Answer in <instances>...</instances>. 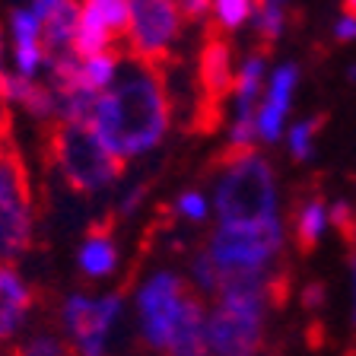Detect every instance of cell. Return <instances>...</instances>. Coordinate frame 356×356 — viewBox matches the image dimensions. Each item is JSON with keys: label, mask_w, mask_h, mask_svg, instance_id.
Instances as JSON below:
<instances>
[{"label": "cell", "mask_w": 356, "mask_h": 356, "mask_svg": "<svg viewBox=\"0 0 356 356\" xmlns=\"http://www.w3.org/2000/svg\"><path fill=\"white\" fill-rule=\"evenodd\" d=\"M169 124L172 96L165 86V74L159 67H147L137 60H131L118 74V80L102 96H96V108L89 118L92 134L121 163L156 149Z\"/></svg>", "instance_id": "1"}, {"label": "cell", "mask_w": 356, "mask_h": 356, "mask_svg": "<svg viewBox=\"0 0 356 356\" xmlns=\"http://www.w3.org/2000/svg\"><path fill=\"white\" fill-rule=\"evenodd\" d=\"M48 153L60 178L80 194L105 191L124 172V163L115 159L86 124H51Z\"/></svg>", "instance_id": "2"}, {"label": "cell", "mask_w": 356, "mask_h": 356, "mask_svg": "<svg viewBox=\"0 0 356 356\" xmlns=\"http://www.w3.org/2000/svg\"><path fill=\"white\" fill-rule=\"evenodd\" d=\"M35 242V194L29 169L0 137V264H16Z\"/></svg>", "instance_id": "3"}, {"label": "cell", "mask_w": 356, "mask_h": 356, "mask_svg": "<svg viewBox=\"0 0 356 356\" xmlns=\"http://www.w3.org/2000/svg\"><path fill=\"white\" fill-rule=\"evenodd\" d=\"M277 210V188L270 165L258 156L245 159L222 172L216 188V213L220 226H264L274 222Z\"/></svg>", "instance_id": "4"}, {"label": "cell", "mask_w": 356, "mask_h": 356, "mask_svg": "<svg viewBox=\"0 0 356 356\" xmlns=\"http://www.w3.org/2000/svg\"><path fill=\"white\" fill-rule=\"evenodd\" d=\"M127 3H131V19L121 42L127 48V58L163 70L181 32L178 3L175 0H127Z\"/></svg>", "instance_id": "5"}, {"label": "cell", "mask_w": 356, "mask_h": 356, "mask_svg": "<svg viewBox=\"0 0 356 356\" xmlns=\"http://www.w3.org/2000/svg\"><path fill=\"white\" fill-rule=\"evenodd\" d=\"M280 252V222L264 226H220L210 238L207 258L220 274H267Z\"/></svg>", "instance_id": "6"}, {"label": "cell", "mask_w": 356, "mask_h": 356, "mask_svg": "<svg viewBox=\"0 0 356 356\" xmlns=\"http://www.w3.org/2000/svg\"><path fill=\"white\" fill-rule=\"evenodd\" d=\"M197 115H194V131H216L222 121V102L236 89V74H232V48L226 42V29L220 22H207L204 32V48H200L197 64Z\"/></svg>", "instance_id": "7"}, {"label": "cell", "mask_w": 356, "mask_h": 356, "mask_svg": "<svg viewBox=\"0 0 356 356\" xmlns=\"http://www.w3.org/2000/svg\"><path fill=\"white\" fill-rule=\"evenodd\" d=\"M121 293L108 296H89V293H70L60 302V325L67 331V341L74 356H105V343L121 318Z\"/></svg>", "instance_id": "8"}, {"label": "cell", "mask_w": 356, "mask_h": 356, "mask_svg": "<svg viewBox=\"0 0 356 356\" xmlns=\"http://www.w3.org/2000/svg\"><path fill=\"white\" fill-rule=\"evenodd\" d=\"M80 3V22H76L74 54H102L115 51V44L124 42L131 3L127 0H76Z\"/></svg>", "instance_id": "9"}, {"label": "cell", "mask_w": 356, "mask_h": 356, "mask_svg": "<svg viewBox=\"0 0 356 356\" xmlns=\"http://www.w3.org/2000/svg\"><path fill=\"white\" fill-rule=\"evenodd\" d=\"M35 309V289L16 264H0V343H10Z\"/></svg>", "instance_id": "10"}, {"label": "cell", "mask_w": 356, "mask_h": 356, "mask_svg": "<svg viewBox=\"0 0 356 356\" xmlns=\"http://www.w3.org/2000/svg\"><path fill=\"white\" fill-rule=\"evenodd\" d=\"M0 108H19L29 118L54 124V118H58V92L48 86V80H22L16 74H7L3 86H0Z\"/></svg>", "instance_id": "11"}, {"label": "cell", "mask_w": 356, "mask_h": 356, "mask_svg": "<svg viewBox=\"0 0 356 356\" xmlns=\"http://www.w3.org/2000/svg\"><path fill=\"white\" fill-rule=\"evenodd\" d=\"M76 267L89 280H102L118 267V245L105 226L86 232V238L80 242V252H76Z\"/></svg>", "instance_id": "12"}, {"label": "cell", "mask_w": 356, "mask_h": 356, "mask_svg": "<svg viewBox=\"0 0 356 356\" xmlns=\"http://www.w3.org/2000/svg\"><path fill=\"white\" fill-rule=\"evenodd\" d=\"M76 22H80V3H76V0H64V3L54 7L48 16H42V42H44L48 58L74 51Z\"/></svg>", "instance_id": "13"}, {"label": "cell", "mask_w": 356, "mask_h": 356, "mask_svg": "<svg viewBox=\"0 0 356 356\" xmlns=\"http://www.w3.org/2000/svg\"><path fill=\"white\" fill-rule=\"evenodd\" d=\"M32 44H44L42 42V19L38 13L26 3L16 7L7 16V48H32Z\"/></svg>", "instance_id": "14"}, {"label": "cell", "mask_w": 356, "mask_h": 356, "mask_svg": "<svg viewBox=\"0 0 356 356\" xmlns=\"http://www.w3.org/2000/svg\"><path fill=\"white\" fill-rule=\"evenodd\" d=\"M325 229V204L321 200H309L302 210H299V220H296V242H299V252L309 254L315 245H318V236Z\"/></svg>", "instance_id": "15"}, {"label": "cell", "mask_w": 356, "mask_h": 356, "mask_svg": "<svg viewBox=\"0 0 356 356\" xmlns=\"http://www.w3.org/2000/svg\"><path fill=\"white\" fill-rule=\"evenodd\" d=\"M258 86H261V58H252L242 67V74L236 76V89H232L238 96V115H252V102Z\"/></svg>", "instance_id": "16"}, {"label": "cell", "mask_w": 356, "mask_h": 356, "mask_svg": "<svg viewBox=\"0 0 356 356\" xmlns=\"http://www.w3.org/2000/svg\"><path fill=\"white\" fill-rule=\"evenodd\" d=\"M70 343L54 337V334H32L29 341H22L13 350V356H70Z\"/></svg>", "instance_id": "17"}, {"label": "cell", "mask_w": 356, "mask_h": 356, "mask_svg": "<svg viewBox=\"0 0 356 356\" xmlns=\"http://www.w3.org/2000/svg\"><path fill=\"white\" fill-rule=\"evenodd\" d=\"M252 13V0H216V22L222 29H236Z\"/></svg>", "instance_id": "18"}, {"label": "cell", "mask_w": 356, "mask_h": 356, "mask_svg": "<svg viewBox=\"0 0 356 356\" xmlns=\"http://www.w3.org/2000/svg\"><path fill=\"white\" fill-rule=\"evenodd\" d=\"M293 86H296V67H283L280 74L274 76V86H270V99H267V102L286 111V105H289V92H293Z\"/></svg>", "instance_id": "19"}, {"label": "cell", "mask_w": 356, "mask_h": 356, "mask_svg": "<svg viewBox=\"0 0 356 356\" xmlns=\"http://www.w3.org/2000/svg\"><path fill=\"white\" fill-rule=\"evenodd\" d=\"M331 216H334V226L341 229L343 242L356 245V210L350 207V204H343V200H337V204H334V210H331Z\"/></svg>", "instance_id": "20"}, {"label": "cell", "mask_w": 356, "mask_h": 356, "mask_svg": "<svg viewBox=\"0 0 356 356\" xmlns=\"http://www.w3.org/2000/svg\"><path fill=\"white\" fill-rule=\"evenodd\" d=\"M318 124H321V118H315V121H302V124H296L293 127V134H289V147H293V156H309V149H312V134L318 131Z\"/></svg>", "instance_id": "21"}, {"label": "cell", "mask_w": 356, "mask_h": 356, "mask_svg": "<svg viewBox=\"0 0 356 356\" xmlns=\"http://www.w3.org/2000/svg\"><path fill=\"white\" fill-rule=\"evenodd\" d=\"M175 213L188 216V220H204L207 216V200L200 197L197 191H188L175 200Z\"/></svg>", "instance_id": "22"}, {"label": "cell", "mask_w": 356, "mask_h": 356, "mask_svg": "<svg viewBox=\"0 0 356 356\" xmlns=\"http://www.w3.org/2000/svg\"><path fill=\"white\" fill-rule=\"evenodd\" d=\"M175 3H178V13L185 19H200L210 10V0H175Z\"/></svg>", "instance_id": "23"}, {"label": "cell", "mask_w": 356, "mask_h": 356, "mask_svg": "<svg viewBox=\"0 0 356 356\" xmlns=\"http://www.w3.org/2000/svg\"><path fill=\"white\" fill-rule=\"evenodd\" d=\"M143 194H147V185H137L134 191H127L124 197H121V207H118V213H134V210L140 207V200H143Z\"/></svg>", "instance_id": "24"}, {"label": "cell", "mask_w": 356, "mask_h": 356, "mask_svg": "<svg viewBox=\"0 0 356 356\" xmlns=\"http://www.w3.org/2000/svg\"><path fill=\"white\" fill-rule=\"evenodd\" d=\"M60 3H64V0H29V7L38 13V19H42V16H48L54 7H60Z\"/></svg>", "instance_id": "25"}, {"label": "cell", "mask_w": 356, "mask_h": 356, "mask_svg": "<svg viewBox=\"0 0 356 356\" xmlns=\"http://www.w3.org/2000/svg\"><path fill=\"white\" fill-rule=\"evenodd\" d=\"M7 74H10V60H7V42H3V26H0V86H3Z\"/></svg>", "instance_id": "26"}, {"label": "cell", "mask_w": 356, "mask_h": 356, "mask_svg": "<svg viewBox=\"0 0 356 356\" xmlns=\"http://www.w3.org/2000/svg\"><path fill=\"white\" fill-rule=\"evenodd\" d=\"M321 299H325V286H321V283H312V286L305 289V305H318Z\"/></svg>", "instance_id": "27"}, {"label": "cell", "mask_w": 356, "mask_h": 356, "mask_svg": "<svg viewBox=\"0 0 356 356\" xmlns=\"http://www.w3.org/2000/svg\"><path fill=\"white\" fill-rule=\"evenodd\" d=\"M353 35H356V19L343 16V19L337 22V38H353Z\"/></svg>", "instance_id": "28"}, {"label": "cell", "mask_w": 356, "mask_h": 356, "mask_svg": "<svg viewBox=\"0 0 356 356\" xmlns=\"http://www.w3.org/2000/svg\"><path fill=\"white\" fill-rule=\"evenodd\" d=\"M343 10H347L350 19H356V0H343Z\"/></svg>", "instance_id": "29"}, {"label": "cell", "mask_w": 356, "mask_h": 356, "mask_svg": "<svg viewBox=\"0 0 356 356\" xmlns=\"http://www.w3.org/2000/svg\"><path fill=\"white\" fill-rule=\"evenodd\" d=\"M353 283H356V264H353ZM353 318H356V312H353Z\"/></svg>", "instance_id": "30"}]
</instances>
